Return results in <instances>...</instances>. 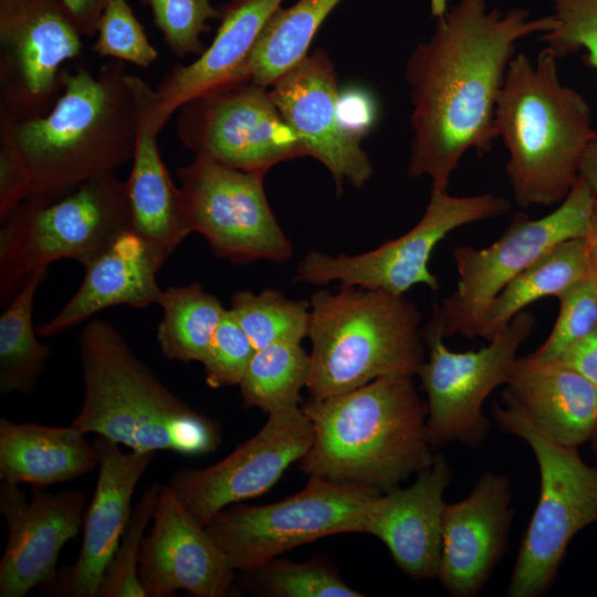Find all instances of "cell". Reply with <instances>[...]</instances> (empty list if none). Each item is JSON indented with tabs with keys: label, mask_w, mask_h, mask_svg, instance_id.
<instances>
[{
	"label": "cell",
	"mask_w": 597,
	"mask_h": 597,
	"mask_svg": "<svg viewBox=\"0 0 597 597\" xmlns=\"http://www.w3.org/2000/svg\"><path fill=\"white\" fill-rule=\"evenodd\" d=\"M112 0H64L83 36L96 34L98 20Z\"/></svg>",
	"instance_id": "cell-42"
},
{
	"label": "cell",
	"mask_w": 597,
	"mask_h": 597,
	"mask_svg": "<svg viewBox=\"0 0 597 597\" xmlns=\"http://www.w3.org/2000/svg\"><path fill=\"white\" fill-rule=\"evenodd\" d=\"M84 398L72 426L138 451L213 452L221 428L167 388L111 323L92 320L80 335Z\"/></svg>",
	"instance_id": "cell-4"
},
{
	"label": "cell",
	"mask_w": 597,
	"mask_h": 597,
	"mask_svg": "<svg viewBox=\"0 0 597 597\" xmlns=\"http://www.w3.org/2000/svg\"><path fill=\"white\" fill-rule=\"evenodd\" d=\"M153 524L145 534L138 577L146 597H224L234 589V570L167 485H161Z\"/></svg>",
	"instance_id": "cell-19"
},
{
	"label": "cell",
	"mask_w": 597,
	"mask_h": 597,
	"mask_svg": "<svg viewBox=\"0 0 597 597\" xmlns=\"http://www.w3.org/2000/svg\"><path fill=\"white\" fill-rule=\"evenodd\" d=\"M557 298L559 312L555 324L546 341L527 355L531 358L556 360L597 325L596 279L577 283Z\"/></svg>",
	"instance_id": "cell-38"
},
{
	"label": "cell",
	"mask_w": 597,
	"mask_h": 597,
	"mask_svg": "<svg viewBox=\"0 0 597 597\" xmlns=\"http://www.w3.org/2000/svg\"><path fill=\"white\" fill-rule=\"evenodd\" d=\"M413 376L391 375L301 409L314 440L298 461L310 476L354 483L386 493L428 468L436 454L427 431V401Z\"/></svg>",
	"instance_id": "cell-3"
},
{
	"label": "cell",
	"mask_w": 597,
	"mask_h": 597,
	"mask_svg": "<svg viewBox=\"0 0 597 597\" xmlns=\"http://www.w3.org/2000/svg\"><path fill=\"white\" fill-rule=\"evenodd\" d=\"M494 124L506 150L505 172L523 209L561 203L579 175L594 127L591 109L564 85L557 59L545 48L532 61L512 59L499 93Z\"/></svg>",
	"instance_id": "cell-5"
},
{
	"label": "cell",
	"mask_w": 597,
	"mask_h": 597,
	"mask_svg": "<svg viewBox=\"0 0 597 597\" xmlns=\"http://www.w3.org/2000/svg\"><path fill=\"white\" fill-rule=\"evenodd\" d=\"M284 0H231L220 9V25L208 48L187 65H175L156 91L151 119L160 132L188 101L239 82L263 28Z\"/></svg>",
	"instance_id": "cell-24"
},
{
	"label": "cell",
	"mask_w": 597,
	"mask_h": 597,
	"mask_svg": "<svg viewBox=\"0 0 597 597\" xmlns=\"http://www.w3.org/2000/svg\"><path fill=\"white\" fill-rule=\"evenodd\" d=\"M510 208L506 198L493 193L459 197L431 191L421 219L407 233L355 255L311 251L296 266L294 281L314 285L339 282L397 295L423 284L438 292L439 280L428 266L436 245L451 231L501 217Z\"/></svg>",
	"instance_id": "cell-12"
},
{
	"label": "cell",
	"mask_w": 597,
	"mask_h": 597,
	"mask_svg": "<svg viewBox=\"0 0 597 597\" xmlns=\"http://www.w3.org/2000/svg\"><path fill=\"white\" fill-rule=\"evenodd\" d=\"M229 311L256 349L275 343L301 344L308 336L310 302L291 300L276 290L237 291Z\"/></svg>",
	"instance_id": "cell-33"
},
{
	"label": "cell",
	"mask_w": 597,
	"mask_h": 597,
	"mask_svg": "<svg viewBox=\"0 0 597 597\" xmlns=\"http://www.w3.org/2000/svg\"><path fill=\"white\" fill-rule=\"evenodd\" d=\"M151 10L154 24L163 41L177 57L200 55L205 51L201 35L210 30L207 22L220 18L211 0H140Z\"/></svg>",
	"instance_id": "cell-36"
},
{
	"label": "cell",
	"mask_w": 597,
	"mask_h": 597,
	"mask_svg": "<svg viewBox=\"0 0 597 597\" xmlns=\"http://www.w3.org/2000/svg\"><path fill=\"white\" fill-rule=\"evenodd\" d=\"M98 468L97 452L75 428L0 418V478L43 488Z\"/></svg>",
	"instance_id": "cell-27"
},
{
	"label": "cell",
	"mask_w": 597,
	"mask_h": 597,
	"mask_svg": "<svg viewBox=\"0 0 597 597\" xmlns=\"http://www.w3.org/2000/svg\"><path fill=\"white\" fill-rule=\"evenodd\" d=\"M255 352L249 336L226 310L201 363L207 386L218 389L240 385Z\"/></svg>",
	"instance_id": "cell-40"
},
{
	"label": "cell",
	"mask_w": 597,
	"mask_h": 597,
	"mask_svg": "<svg viewBox=\"0 0 597 597\" xmlns=\"http://www.w3.org/2000/svg\"><path fill=\"white\" fill-rule=\"evenodd\" d=\"M62 93L43 116H0V150L22 171L29 198L53 199L133 159L138 104L125 62L92 73L64 69Z\"/></svg>",
	"instance_id": "cell-2"
},
{
	"label": "cell",
	"mask_w": 597,
	"mask_h": 597,
	"mask_svg": "<svg viewBox=\"0 0 597 597\" xmlns=\"http://www.w3.org/2000/svg\"><path fill=\"white\" fill-rule=\"evenodd\" d=\"M92 51L101 57L149 67L158 57L143 25L127 0H112L104 9L96 28Z\"/></svg>",
	"instance_id": "cell-37"
},
{
	"label": "cell",
	"mask_w": 597,
	"mask_h": 597,
	"mask_svg": "<svg viewBox=\"0 0 597 597\" xmlns=\"http://www.w3.org/2000/svg\"><path fill=\"white\" fill-rule=\"evenodd\" d=\"M556 360L574 368L597 387V325Z\"/></svg>",
	"instance_id": "cell-41"
},
{
	"label": "cell",
	"mask_w": 597,
	"mask_h": 597,
	"mask_svg": "<svg viewBox=\"0 0 597 597\" xmlns=\"http://www.w3.org/2000/svg\"><path fill=\"white\" fill-rule=\"evenodd\" d=\"M64 0H0V116L45 115L62 93L64 63L83 52Z\"/></svg>",
	"instance_id": "cell-15"
},
{
	"label": "cell",
	"mask_w": 597,
	"mask_h": 597,
	"mask_svg": "<svg viewBox=\"0 0 597 597\" xmlns=\"http://www.w3.org/2000/svg\"><path fill=\"white\" fill-rule=\"evenodd\" d=\"M176 176L186 227L200 233L216 256L237 264L283 263L292 256L293 244L265 195V174L195 156Z\"/></svg>",
	"instance_id": "cell-13"
},
{
	"label": "cell",
	"mask_w": 597,
	"mask_h": 597,
	"mask_svg": "<svg viewBox=\"0 0 597 597\" xmlns=\"http://www.w3.org/2000/svg\"><path fill=\"white\" fill-rule=\"evenodd\" d=\"M48 269L31 275L0 316V390L29 395L45 368L50 348L36 338L33 301Z\"/></svg>",
	"instance_id": "cell-31"
},
{
	"label": "cell",
	"mask_w": 597,
	"mask_h": 597,
	"mask_svg": "<svg viewBox=\"0 0 597 597\" xmlns=\"http://www.w3.org/2000/svg\"><path fill=\"white\" fill-rule=\"evenodd\" d=\"M505 391L556 443L578 448L597 430V387L558 360L519 357Z\"/></svg>",
	"instance_id": "cell-25"
},
{
	"label": "cell",
	"mask_w": 597,
	"mask_h": 597,
	"mask_svg": "<svg viewBox=\"0 0 597 597\" xmlns=\"http://www.w3.org/2000/svg\"><path fill=\"white\" fill-rule=\"evenodd\" d=\"M177 112L181 145L226 167L266 174L280 163L306 157L266 86L234 82L188 101Z\"/></svg>",
	"instance_id": "cell-14"
},
{
	"label": "cell",
	"mask_w": 597,
	"mask_h": 597,
	"mask_svg": "<svg viewBox=\"0 0 597 597\" xmlns=\"http://www.w3.org/2000/svg\"><path fill=\"white\" fill-rule=\"evenodd\" d=\"M87 494L82 490L50 493L35 488L31 500L20 484L0 485V513L8 542L0 562V597H24L52 582L63 546L78 533Z\"/></svg>",
	"instance_id": "cell-18"
},
{
	"label": "cell",
	"mask_w": 597,
	"mask_h": 597,
	"mask_svg": "<svg viewBox=\"0 0 597 597\" xmlns=\"http://www.w3.org/2000/svg\"><path fill=\"white\" fill-rule=\"evenodd\" d=\"M310 304V398L341 395L384 376H415L427 358L420 312L405 295L341 285L314 292Z\"/></svg>",
	"instance_id": "cell-6"
},
{
	"label": "cell",
	"mask_w": 597,
	"mask_h": 597,
	"mask_svg": "<svg viewBox=\"0 0 597 597\" xmlns=\"http://www.w3.org/2000/svg\"><path fill=\"white\" fill-rule=\"evenodd\" d=\"M596 199L578 176L548 214L534 219L519 212L489 247H457L452 251L457 287L437 308L443 336L478 337L488 305L510 281L557 244L586 235Z\"/></svg>",
	"instance_id": "cell-10"
},
{
	"label": "cell",
	"mask_w": 597,
	"mask_h": 597,
	"mask_svg": "<svg viewBox=\"0 0 597 597\" xmlns=\"http://www.w3.org/2000/svg\"><path fill=\"white\" fill-rule=\"evenodd\" d=\"M308 370L310 356L301 344L275 343L256 349L239 385L242 406L268 415L298 407Z\"/></svg>",
	"instance_id": "cell-32"
},
{
	"label": "cell",
	"mask_w": 597,
	"mask_h": 597,
	"mask_svg": "<svg viewBox=\"0 0 597 597\" xmlns=\"http://www.w3.org/2000/svg\"><path fill=\"white\" fill-rule=\"evenodd\" d=\"M138 104V127L132 169L126 180L130 229L169 256L190 233L186 227L179 188L161 159L151 108L156 91L130 73Z\"/></svg>",
	"instance_id": "cell-26"
},
{
	"label": "cell",
	"mask_w": 597,
	"mask_h": 597,
	"mask_svg": "<svg viewBox=\"0 0 597 597\" xmlns=\"http://www.w3.org/2000/svg\"><path fill=\"white\" fill-rule=\"evenodd\" d=\"M452 471L442 454L417 473L408 488L381 493L371 504L362 533L379 538L401 572L415 580L437 578L441 544L443 494Z\"/></svg>",
	"instance_id": "cell-22"
},
{
	"label": "cell",
	"mask_w": 597,
	"mask_h": 597,
	"mask_svg": "<svg viewBox=\"0 0 597 597\" xmlns=\"http://www.w3.org/2000/svg\"><path fill=\"white\" fill-rule=\"evenodd\" d=\"M160 486L157 482L149 484L133 505L130 517L105 568L97 597H146L138 577V561Z\"/></svg>",
	"instance_id": "cell-35"
},
{
	"label": "cell",
	"mask_w": 597,
	"mask_h": 597,
	"mask_svg": "<svg viewBox=\"0 0 597 597\" xmlns=\"http://www.w3.org/2000/svg\"><path fill=\"white\" fill-rule=\"evenodd\" d=\"M0 222V298L7 304L52 262L73 259L84 266L130 229L127 185L105 174L53 199H25Z\"/></svg>",
	"instance_id": "cell-8"
},
{
	"label": "cell",
	"mask_w": 597,
	"mask_h": 597,
	"mask_svg": "<svg viewBox=\"0 0 597 597\" xmlns=\"http://www.w3.org/2000/svg\"><path fill=\"white\" fill-rule=\"evenodd\" d=\"M514 510L510 480L483 472L468 496L444 504L437 578L454 597L483 588L503 557Z\"/></svg>",
	"instance_id": "cell-21"
},
{
	"label": "cell",
	"mask_w": 597,
	"mask_h": 597,
	"mask_svg": "<svg viewBox=\"0 0 597 597\" xmlns=\"http://www.w3.org/2000/svg\"><path fill=\"white\" fill-rule=\"evenodd\" d=\"M159 305L163 318L156 337L163 356L202 363L227 308L198 282L165 289Z\"/></svg>",
	"instance_id": "cell-30"
},
{
	"label": "cell",
	"mask_w": 597,
	"mask_h": 597,
	"mask_svg": "<svg viewBox=\"0 0 597 597\" xmlns=\"http://www.w3.org/2000/svg\"><path fill=\"white\" fill-rule=\"evenodd\" d=\"M578 176L597 197V126L594 127L591 137L583 154Z\"/></svg>",
	"instance_id": "cell-43"
},
{
	"label": "cell",
	"mask_w": 597,
	"mask_h": 597,
	"mask_svg": "<svg viewBox=\"0 0 597 597\" xmlns=\"http://www.w3.org/2000/svg\"><path fill=\"white\" fill-rule=\"evenodd\" d=\"M491 413L502 431L531 447L538 464L540 498L505 590L507 597H538L555 582L572 538L597 522V464L546 437L505 390Z\"/></svg>",
	"instance_id": "cell-7"
},
{
	"label": "cell",
	"mask_w": 597,
	"mask_h": 597,
	"mask_svg": "<svg viewBox=\"0 0 597 597\" xmlns=\"http://www.w3.org/2000/svg\"><path fill=\"white\" fill-rule=\"evenodd\" d=\"M167 258L132 229L123 231L83 266L80 287L51 321L36 328L38 335L53 337L116 305L159 304L164 290L157 273Z\"/></svg>",
	"instance_id": "cell-23"
},
{
	"label": "cell",
	"mask_w": 597,
	"mask_h": 597,
	"mask_svg": "<svg viewBox=\"0 0 597 597\" xmlns=\"http://www.w3.org/2000/svg\"><path fill=\"white\" fill-rule=\"evenodd\" d=\"M593 276L585 237L566 240L510 281L488 305L478 337L493 339L512 318L530 304L558 297L577 283Z\"/></svg>",
	"instance_id": "cell-28"
},
{
	"label": "cell",
	"mask_w": 597,
	"mask_h": 597,
	"mask_svg": "<svg viewBox=\"0 0 597 597\" xmlns=\"http://www.w3.org/2000/svg\"><path fill=\"white\" fill-rule=\"evenodd\" d=\"M555 27L542 35L558 60L585 51L583 61L597 69V0H552Z\"/></svg>",
	"instance_id": "cell-39"
},
{
	"label": "cell",
	"mask_w": 597,
	"mask_h": 597,
	"mask_svg": "<svg viewBox=\"0 0 597 597\" xmlns=\"http://www.w3.org/2000/svg\"><path fill=\"white\" fill-rule=\"evenodd\" d=\"M93 444L98 476L84 515L80 554L72 566L41 586L43 595L97 597L105 568L130 517L136 485L155 457V451L123 452L117 442L102 436Z\"/></svg>",
	"instance_id": "cell-20"
},
{
	"label": "cell",
	"mask_w": 597,
	"mask_h": 597,
	"mask_svg": "<svg viewBox=\"0 0 597 597\" xmlns=\"http://www.w3.org/2000/svg\"><path fill=\"white\" fill-rule=\"evenodd\" d=\"M555 24L553 14L532 18L523 8L489 9L485 0H458L441 10L432 34L405 65L411 103L409 177L427 176L431 191H448L468 150H491L498 138L496 100L517 43Z\"/></svg>",
	"instance_id": "cell-1"
},
{
	"label": "cell",
	"mask_w": 597,
	"mask_h": 597,
	"mask_svg": "<svg viewBox=\"0 0 597 597\" xmlns=\"http://www.w3.org/2000/svg\"><path fill=\"white\" fill-rule=\"evenodd\" d=\"M241 586L248 591L271 597H362L323 559L294 563L273 559L266 565L242 572Z\"/></svg>",
	"instance_id": "cell-34"
},
{
	"label": "cell",
	"mask_w": 597,
	"mask_h": 597,
	"mask_svg": "<svg viewBox=\"0 0 597 597\" xmlns=\"http://www.w3.org/2000/svg\"><path fill=\"white\" fill-rule=\"evenodd\" d=\"M591 449L595 455V464H597V430L594 433L593 438L590 439Z\"/></svg>",
	"instance_id": "cell-45"
},
{
	"label": "cell",
	"mask_w": 597,
	"mask_h": 597,
	"mask_svg": "<svg viewBox=\"0 0 597 597\" xmlns=\"http://www.w3.org/2000/svg\"><path fill=\"white\" fill-rule=\"evenodd\" d=\"M378 490L310 476L304 489L264 505L237 503L205 526L233 570L260 568L305 543L341 533H362Z\"/></svg>",
	"instance_id": "cell-9"
},
{
	"label": "cell",
	"mask_w": 597,
	"mask_h": 597,
	"mask_svg": "<svg viewBox=\"0 0 597 597\" xmlns=\"http://www.w3.org/2000/svg\"><path fill=\"white\" fill-rule=\"evenodd\" d=\"M280 114L342 191L345 182L362 188L374 175L363 135L342 118L337 72L324 49L307 53L269 86Z\"/></svg>",
	"instance_id": "cell-17"
},
{
	"label": "cell",
	"mask_w": 597,
	"mask_h": 597,
	"mask_svg": "<svg viewBox=\"0 0 597 597\" xmlns=\"http://www.w3.org/2000/svg\"><path fill=\"white\" fill-rule=\"evenodd\" d=\"M534 325V315L522 311L486 346L453 352L444 345L441 320L434 308L423 328L427 358L417 374L427 395L431 446L455 441L475 448L485 440L491 425L483 415V404L496 387L507 384L517 350Z\"/></svg>",
	"instance_id": "cell-11"
},
{
	"label": "cell",
	"mask_w": 597,
	"mask_h": 597,
	"mask_svg": "<svg viewBox=\"0 0 597 597\" xmlns=\"http://www.w3.org/2000/svg\"><path fill=\"white\" fill-rule=\"evenodd\" d=\"M586 242L588 244L593 276L597 281V199L595 201L588 230L585 235Z\"/></svg>",
	"instance_id": "cell-44"
},
{
	"label": "cell",
	"mask_w": 597,
	"mask_h": 597,
	"mask_svg": "<svg viewBox=\"0 0 597 597\" xmlns=\"http://www.w3.org/2000/svg\"><path fill=\"white\" fill-rule=\"evenodd\" d=\"M343 0H297L279 8L263 28L240 80L269 87L307 53L318 29Z\"/></svg>",
	"instance_id": "cell-29"
},
{
	"label": "cell",
	"mask_w": 597,
	"mask_h": 597,
	"mask_svg": "<svg viewBox=\"0 0 597 597\" xmlns=\"http://www.w3.org/2000/svg\"><path fill=\"white\" fill-rule=\"evenodd\" d=\"M313 440L312 422L301 408L273 412L226 458L202 469H180L166 485L190 516L206 526L227 506L266 493L307 453Z\"/></svg>",
	"instance_id": "cell-16"
}]
</instances>
